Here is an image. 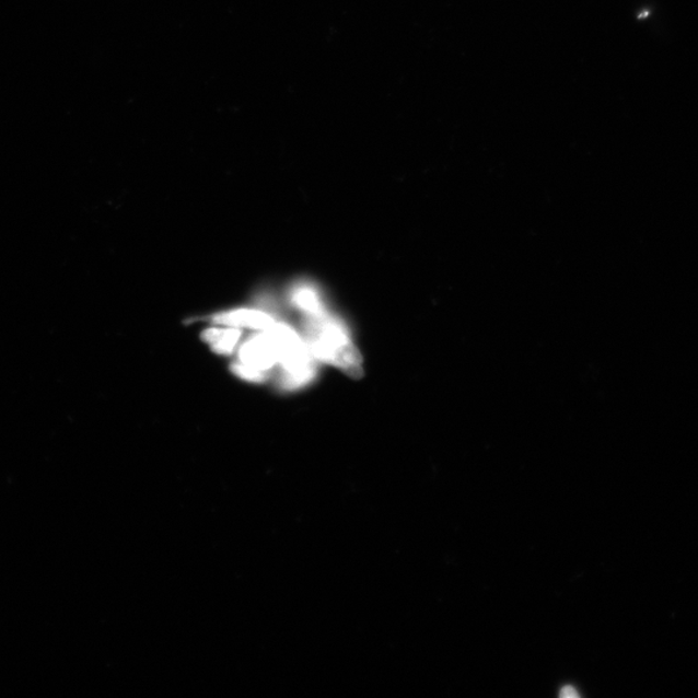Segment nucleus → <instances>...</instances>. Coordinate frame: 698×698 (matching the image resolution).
<instances>
[{
  "label": "nucleus",
  "mask_w": 698,
  "mask_h": 698,
  "mask_svg": "<svg viewBox=\"0 0 698 698\" xmlns=\"http://www.w3.org/2000/svg\"><path fill=\"white\" fill-rule=\"evenodd\" d=\"M304 341L313 358L341 370L352 377L362 375V356L348 327L337 316L323 310L304 315Z\"/></svg>",
  "instance_id": "f257e3e1"
},
{
  "label": "nucleus",
  "mask_w": 698,
  "mask_h": 698,
  "mask_svg": "<svg viewBox=\"0 0 698 698\" xmlns=\"http://www.w3.org/2000/svg\"><path fill=\"white\" fill-rule=\"evenodd\" d=\"M279 351L281 386L301 388L316 375V363L305 341L287 324L276 323L268 330Z\"/></svg>",
  "instance_id": "f03ea898"
},
{
  "label": "nucleus",
  "mask_w": 698,
  "mask_h": 698,
  "mask_svg": "<svg viewBox=\"0 0 698 698\" xmlns=\"http://www.w3.org/2000/svg\"><path fill=\"white\" fill-rule=\"evenodd\" d=\"M279 363V351L270 333L261 331L258 336L247 339L240 348L239 359L232 370L242 380L263 382L268 377L270 369Z\"/></svg>",
  "instance_id": "7ed1b4c3"
},
{
  "label": "nucleus",
  "mask_w": 698,
  "mask_h": 698,
  "mask_svg": "<svg viewBox=\"0 0 698 698\" xmlns=\"http://www.w3.org/2000/svg\"><path fill=\"white\" fill-rule=\"evenodd\" d=\"M216 325L245 327V329L267 331L276 322L268 313L258 310H233L212 317Z\"/></svg>",
  "instance_id": "20e7f679"
},
{
  "label": "nucleus",
  "mask_w": 698,
  "mask_h": 698,
  "mask_svg": "<svg viewBox=\"0 0 698 698\" xmlns=\"http://www.w3.org/2000/svg\"><path fill=\"white\" fill-rule=\"evenodd\" d=\"M291 302L301 310L304 315H315V313L325 310L323 298L318 290L313 288L311 283H298L291 289Z\"/></svg>",
  "instance_id": "39448f33"
},
{
  "label": "nucleus",
  "mask_w": 698,
  "mask_h": 698,
  "mask_svg": "<svg viewBox=\"0 0 698 698\" xmlns=\"http://www.w3.org/2000/svg\"><path fill=\"white\" fill-rule=\"evenodd\" d=\"M241 331L236 327H230V329H211L206 330L202 334V338L208 341L210 347L219 354H232L236 349L241 339Z\"/></svg>",
  "instance_id": "423d86ee"
},
{
  "label": "nucleus",
  "mask_w": 698,
  "mask_h": 698,
  "mask_svg": "<svg viewBox=\"0 0 698 698\" xmlns=\"http://www.w3.org/2000/svg\"><path fill=\"white\" fill-rule=\"evenodd\" d=\"M561 697L565 698H575L579 697V693H577V690L573 687H565L561 690Z\"/></svg>",
  "instance_id": "0eeeda50"
}]
</instances>
